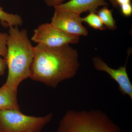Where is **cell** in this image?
<instances>
[{"instance_id": "obj_5", "label": "cell", "mask_w": 132, "mask_h": 132, "mask_svg": "<svg viewBox=\"0 0 132 132\" xmlns=\"http://www.w3.org/2000/svg\"><path fill=\"white\" fill-rule=\"evenodd\" d=\"M79 38L80 36L71 35L64 32L51 23H43L34 30L31 40L38 45L50 47H58L78 43Z\"/></svg>"}, {"instance_id": "obj_11", "label": "cell", "mask_w": 132, "mask_h": 132, "mask_svg": "<svg viewBox=\"0 0 132 132\" xmlns=\"http://www.w3.org/2000/svg\"><path fill=\"white\" fill-rule=\"evenodd\" d=\"M98 15L105 27L109 29L113 30L117 28L113 16L112 10L104 6L98 11Z\"/></svg>"}, {"instance_id": "obj_15", "label": "cell", "mask_w": 132, "mask_h": 132, "mask_svg": "<svg viewBox=\"0 0 132 132\" xmlns=\"http://www.w3.org/2000/svg\"><path fill=\"white\" fill-rule=\"evenodd\" d=\"M2 57L0 56V76L5 74V70L7 68L6 60Z\"/></svg>"}, {"instance_id": "obj_2", "label": "cell", "mask_w": 132, "mask_h": 132, "mask_svg": "<svg viewBox=\"0 0 132 132\" xmlns=\"http://www.w3.org/2000/svg\"><path fill=\"white\" fill-rule=\"evenodd\" d=\"M6 60L8 74L5 85L17 89L23 80L29 78L34 57V47L26 29L9 27Z\"/></svg>"}, {"instance_id": "obj_1", "label": "cell", "mask_w": 132, "mask_h": 132, "mask_svg": "<svg viewBox=\"0 0 132 132\" xmlns=\"http://www.w3.org/2000/svg\"><path fill=\"white\" fill-rule=\"evenodd\" d=\"M29 78L55 88L63 81L73 78L79 67L77 50L69 44L58 47L37 45Z\"/></svg>"}, {"instance_id": "obj_19", "label": "cell", "mask_w": 132, "mask_h": 132, "mask_svg": "<svg viewBox=\"0 0 132 132\" xmlns=\"http://www.w3.org/2000/svg\"></svg>"}, {"instance_id": "obj_16", "label": "cell", "mask_w": 132, "mask_h": 132, "mask_svg": "<svg viewBox=\"0 0 132 132\" xmlns=\"http://www.w3.org/2000/svg\"><path fill=\"white\" fill-rule=\"evenodd\" d=\"M46 4L48 6L54 7L60 5L65 0H44Z\"/></svg>"}, {"instance_id": "obj_3", "label": "cell", "mask_w": 132, "mask_h": 132, "mask_svg": "<svg viewBox=\"0 0 132 132\" xmlns=\"http://www.w3.org/2000/svg\"><path fill=\"white\" fill-rule=\"evenodd\" d=\"M57 132H121L107 114L98 110L68 111Z\"/></svg>"}, {"instance_id": "obj_18", "label": "cell", "mask_w": 132, "mask_h": 132, "mask_svg": "<svg viewBox=\"0 0 132 132\" xmlns=\"http://www.w3.org/2000/svg\"><path fill=\"white\" fill-rule=\"evenodd\" d=\"M108 1L110 2L112 5L114 7H117L118 6V5L116 2L115 0H108Z\"/></svg>"}, {"instance_id": "obj_6", "label": "cell", "mask_w": 132, "mask_h": 132, "mask_svg": "<svg viewBox=\"0 0 132 132\" xmlns=\"http://www.w3.org/2000/svg\"><path fill=\"white\" fill-rule=\"evenodd\" d=\"M80 14L55 9L51 23L55 27L70 35L86 36L88 32L82 25Z\"/></svg>"}, {"instance_id": "obj_13", "label": "cell", "mask_w": 132, "mask_h": 132, "mask_svg": "<svg viewBox=\"0 0 132 132\" xmlns=\"http://www.w3.org/2000/svg\"><path fill=\"white\" fill-rule=\"evenodd\" d=\"M8 34L0 32V56L6 59L7 52V42Z\"/></svg>"}, {"instance_id": "obj_7", "label": "cell", "mask_w": 132, "mask_h": 132, "mask_svg": "<svg viewBox=\"0 0 132 132\" xmlns=\"http://www.w3.org/2000/svg\"><path fill=\"white\" fill-rule=\"evenodd\" d=\"M130 53L128 52L125 65L120 67L118 69H114L110 67L98 57H94L93 59V63L95 69L98 71L105 72L117 82L119 86V90L122 94L128 95L132 100V84L128 77L126 69L127 64Z\"/></svg>"}, {"instance_id": "obj_8", "label": "cell", "mask_w": 132, "mask_h": 132, "mask_svg": "<svg viewBox=\"0 0 132 132\" xmlns=\"http://www.w3.org/2000/svg\"><path fill=\"white\" fill-rule=\"evenodd\" d=\"M106 0H71L54 7L55 9L73 12L80 14L89 11L95 12L99 7L106 6Z\"/></svg>"}, {"instance_id": "obj_14", "label": "cell", "mask_w": 132, "mask_h": 132, "mask_svg": "<svg viewBox=\"0 0 132 132\" xmlns=\"http://www.w3.org/2000/svg\"><path fill=\"white\" fill-rule=\"evenodd\" d=\"M122 13L125 16H131L132 14V6L131 3L120 5Z\"/></svg>"}, {"instance_id": "obj_12", "label": "cell", "mask_w": 132, "mask_h": 132, "mask_svg": "<svg viewBox=\"0 0 132 132\" xmlns=\"http://www.w3.org/2000/svg\"><path fill=\"white\" fill-rule=\"evenodd\" d=\"M82 22L87 23L90 27L96 29L105 30L106 27L102 22L98 15L94 12H90L88 15L84 18H81Z\"/></svg>"}, {"instance_id": "obj_4", "label": "cell", "mask_w": 132, "mask_h": 132, "mask_svg": "<svg viewBox=\"0 0 132 132\" xmlns=\"http://www.w3.org/2000/svg\"><path fill=\"white\" fill-rule=\"evenodd\" d=\"M53 115L30 116L20 109L0 110V132H41L52 120Z\"/></svg>"}, {"instance_id": "obj_10", "label": "cell", "mask_w": 132, "mask_h": 132, "mask_svg": "<svg viewBox=\"0 0 132 132\" xmlns=\"http://www.w3.org/2000/svg\"><path fill=\"white\" fill-rule=\"evenodd\" d=\"M0 21L4 26L19 27L23 23L21 16L18 14L9 13L0 7Z\"/></svg>"}, {"instance_id": "obj_17", "label": "cell", "mask_w": 132, "mask_h": 132, "mask_svg": "<svg viewBox=\"0 0 132 132\" xmlns=\"http://www.w3.org/2000/svg\"><path fill=\"white\" fill-rule=\"evenodd\" d=\"M118 5H120L122 4L131 3V0H115Z\"/></svg>"}, {"instance_id": "obj_9", "label": "cell", "mask_w": 132, "mask_h": 132, "mask_svg": "<svg viewBox=\"0 0 132 132\" xmlns=\"http://www.w3.org/2000/svg\"><path fill=\"white\" fill-rule=\"evenodd\" d=\"M17 95V89L3 85L0 87V110L20 109Z\"/></svg>"}]
</instances>
